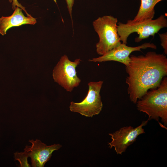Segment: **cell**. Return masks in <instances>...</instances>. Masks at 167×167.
<instances>
[{"instance_id":"cell-10","label":"cell","mask_w":167,"mask_h":167,"mask_svg":"<svg viewBox=\"0 0 167 167\" xmlns=\"http://www.w3.org/2000/svg\"><path fill=\"white\" fill-rule=\"evenodd\" d=\"M22 9L16 7L12 15L9 16H2L0 18V34L5 35L7 31L11 28L20 26L22 25H34L36 23V18L31 15L25 16Z\"/></svg>"},{"instance_id":"cell-12","label":"cell","mask_w":167,"mask_h":167,"mask_svg":"<svg viewBox=\"0 0 167 167\" xmlns=\"http://www.w3.org/2000/svg\"><path fill=\"white\" fill-rule=\"evenodd\" d=\"M14 155L15 160H17L19 162L20 167H31L28 161V158L29 157L25 151L21 152H17L14 153Z\"/></svg>"},{"instance_id":"cell-2","label":"cell","mask_w":167,"mask_h":167,"mask_svg":"<svg viewBox=\"0 0 167 167\" xmlns=\"http://www.w3.org/2000/svg\"><path fill=\"white\" fill-rule=\"evenodd\" d=\"M136 103L138 109L148 116V120L161 118L165 128L167 125V78L165 76L157 87L149 89Z\"/></svg>"},{"instance_id":"cell-15","label":"cell","mask_w":167,"mask_h":167,"mask_svg":"<svg viewBox=\"0 0 167 167\" xmlns=\"http://www.w3.org/2000/svg\"><path fill=\"white\" fill-rule=\"evenodd\" d=\"M66 2L67 4V7L68 9L69 13L71 16L72 23H73L72 18V8L74 4V0H66Z\"/></svg>"},{"instance_id":"cell-13","label":"cell","mask_w":167,"mask_h":167,"mask_svg":"<svg viewBox=\"0 0 167 167\" xmlns=\"http://www.w3.org/2000/svg\"><path fill=\"white\" fill-rule=\"evenodd\" d=\"M160 37L161 45L163 49L165 54H167V33L158 34Z\"/></svg>"},{"instance_id":"cell-1","label":"cell","mask_w":167,"mask_h":167,"mask_svg":"<svg viewBox=\"0 0 167 167\" xmlns=\"http://www.w3.org/2000/svg\"><path fill=\"white\" fill-rule=\"evenodd\" d=\"M129 64L126 66L128 75L126 82L131 101L136 103L149 89L157 87L167 75V58L163 54L153 51L145 55L130 56Z\"/></svg>"},{"instance_id":"cell-4","label":"cell","mask_w":167,"mask_h":167,"mask_svg":"<svg viewBox=\"0 0 167 167\" xmlns=\"http://www.w3.org/2000/svg\"><path fill=\"white\" fill-rule=\"evenodd\" d=\"M117 19L111 15L99 17L93 22L99 37L96 45V51L101 56L121 43L118 33Z\"/></svg>"},{"instance_id":"cell-7","label":"cell","mask_w":167,"mask_h":167,"mask_svg":"<svg viewBox=\"0 0 167 167\" xmlns=\"http://www.w3.org/2000/svg\"><path fill=\"white\" fill-rule=\"evenodd\" d=\"M148 120L142 122L136 127L131 126L122 127L112 133H109L112 140L108 144L110 148L113 147L117 154L121 155L127 148L135 142L138 136L145 132L143 127L148 122Z\"/></svg>"},{"instance_id":"cell-3","label":"cell","mask_w":167,"mask_h":167,"mask_svg":"<svg viewBox=\"0 0 167 167\" xmlns=\"http://www.w3.org/2000/svg\"><path fill=\"white\" fill-rule=\"evenodd\" d=\"M167 27V19L165 15H161L157 19L141 21L129 20L126 23L119 22L118 33L122 43L127 44V39L130 34L137 32L139 36L135 41L139 42L150 36H154L161 29Z\"/></svg>"},{"instance_id":"cell-8","label":"cell","mask_w":167,"mask_h":167,"mask_svg":"<svg viewBox=\"0 0 167 167\" xmlns=\"http://www.w3.org/2000/svg\"><path fill=\"white\" fill-rule=\"evenodd\" d=\"M148 48L156 49L157 47L154 44L148 42L145 43L136 47L129 46L126 44L121 43L104 55L89 59V61L100 62L114 61L121 63L126 66L129 64L130 61V56L132 52L135 51H141V49Z\"/></svg>"},{"instance_id":"cell-9","label":"cell","mask_w":167,"mask_h":167,"mask_svg":"<svg viewBox=\"0 0 167 167\" xmlns=\"http://www.w3.org/2000/svg\"><path fill=\"white\" fill-rule=\"evenodd\" d=\"M31 146L26 145L24 151L31 158V165L33 167H43L49 161L53 152L60 149L62 146L59 144L47 146L40 140H29Z\"/></svg>"},{"instance_id":"cell-14","label":"cell","mask_w":167,"mask_h":167,"mask_svg":"<svg viewBox=\"0 0 167 167\" xmlns=\"http://www.w3.org/2000/svg\"><path fill=\"white\" fill-rule=\"evenodd\" d=\"M10 2H12V8L13 10H14L17 7H18L21 8L22 10L25 12L27 16H29L30 15L27 12L26 10L25 9V7L23 6L20 4L17 0H8Z\"/></svg>"},{"instance_id":"cell-6","label":"cell","mask_w":167,"mask_h":167,"mask_svg":"<svg viewBox=\"0 0 167 167\" xmlns=\"http://www.w3.org/2000/svg\"><path fill=\"white\" fill-rule=\"evenodd\" d=\"M103 83L102 81L89 82L87 96L81 102H71L70 110L87 117H92L99 114L103 107L100 92Z\"/></svg>"},{"instance_id":"cell-11","label":"cell","mask_w":167,"mask_h":167,"mask_svg":"<svg viewBox=\"0 0 167 167\" xmlns=\"http://www.w3.org/2000/svg\"><path fill=\"white\" fill-rule=\"evenodd\" d=\"M138 12L133 20L141 21L152 19L155 14L154 7L159 2L164 0H140Z\"/></svg>"},{"instance_id":"cell-5","label":"cell","mask_w":167,"mask_h":167,"mask_svg":"<svg viewBox=\"0 0 167 167\" xmlns=\"http://www.w3.org/2000/svg\"><path fill=\"white\" fill-rule=\"evenodd\" d=\"M80 61L79 58L71 61L64 55L61 57L53 70V76L55 82L67 92H71L75 88L79 86L81 81L76 70Z\"/></svg>"}]
</instances>
